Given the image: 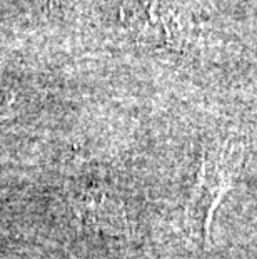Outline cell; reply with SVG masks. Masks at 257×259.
I'll use <instances>...</instances> for the list:
<instances>
[{
	"mask_svg": "<svg viewBox=\"0 0 257 259\" xmlns=\"http://www.w3.org/2000/svg\"><path fill=\"white\" fill-rule=\"evenodd\" d=\"M247 157V146L240 139L212 142L202 152L197 183L187 202L185 221L190 234L202 246H209L214 214L231 191Z\"/></svg>",
	"mask_w": 257,
	"mask_h": 259,
	"instance_id": "1",
	"label": "cell"
},
{
	"mask_svg": "<svg viewBox=\"0 0 257 259\" xmlns=\"http://www.w3.org/2000/svg\"><path fill=\"white\" fill-rule=\"evenodd\" d=\"M12 2H19L17 5H42L43 0H12Z\"/></svg>",
	"mask_w": 257,
	"mask_h": 259,
	"instance_id": "2",
	"label": "cell"
}]
</instances>
